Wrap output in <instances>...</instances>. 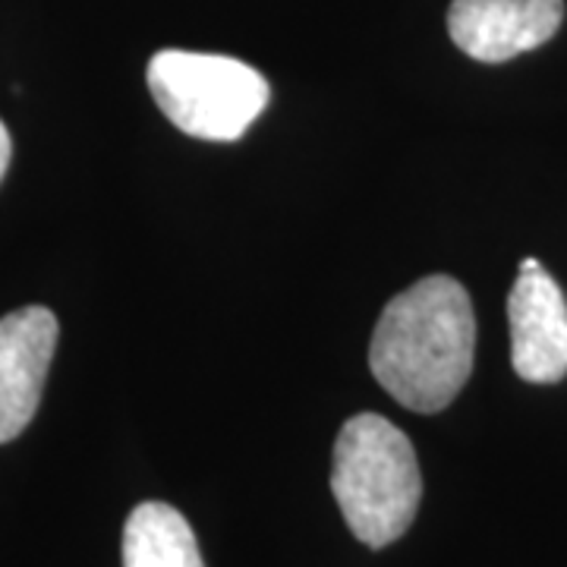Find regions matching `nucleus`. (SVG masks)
I'll list each match as a JSON object with an SVG mask.
<instances>
[{"mask_svg":"<svg viewBox=\"0 0 567 567\" xmlns=\"http://www.w3.org/2000/svg\"><path fill=\"white\" fill-rule=\"evenodd\" d=\"M476 316L470 293L447 275L423 278L385 306L372 331L369 369L413 413L445 410L470 382Z\"/></svg>","mask_w":567,"mask_h":567,"instance_id":"nucleus-1","label":"nucleus"},{"mask_svg":"<svg viewBox=\"0 0 567 567\" xmlns=\"http://www.w3.org/2000/svg\"><path fill=\"white\" fill-rule=\"evenodd\" d=\"M331 492L360 543L369 548L398 543L423 498V473L410 439L379 413L347 420L334 442Z\"/></svg>","mask_w":567,"mask_h":567,"instance_id":"nucleus-2","label":"nucleus"},{"mask_svg":"<svg viewBox=\"0 0 567 567\" xmlns=\"http://www.w3.org/2000/svg\"><path fill=\"white\" fill-rule=\"evenodd\" d=\"M145 80L167 121L208 142L240 140L271 99L262 73L227 54L164 48L148 61Z\"/></svg>","mask_w":567,"mask_h":567,"instance_id":"nucleus-3","label":"nucleus"},{"mask_svg":"<svg viewBox=\"0 0 567 567\" xmlns=\"http://www.w3.org/2000/svg\"><path fill=\"white\" fill-rule=\"evenodd\" d=\"M511 363L533 385H555L567 375V300L536 259L520 262V278L507 297Z\"/></svg>","mask_w":567,"mask_h":567,"instance_id":"nucleus-4","label":"nucleus"},{"mask_svg":"<svg viewBox=\"0 0 567 567\" xmlns=\"http://www.w3.org/2000/svg\"><path fill=\"white\" fill-rule=\"evenodd\" d=\"M565 0H451L447 32L466 58L505 63L555 39Z\"/></svg>","mask_w":567,"mask_h":567,"instance_id":"nucleus-5","label":"nucleus"},{"mask_svg":"<svg viewBox=\"0 0 567 567\" xmlns=\"http://www.w3.org/2000/svg\"><path fill=\"white\" fill-rule=\"evenodd\" d=\"M58 334V316L44 306H22L0 319V445L32 423Z\"/></svg>","mask_w":567,"mask_h":567,"instance_id":"nucleus-6","label":"nucleus"},{"mask_svg":"<svg viewBox=\"0 0 567 567\" xmlns=\"http://www.w3.org/2000/svg\"><path fill=\"white\" fill-rule=\"evenodd\" d=\"M123 567H205L196 533L177 507L142 502L123 527Z\"/></svg>","mask_w":567,"mask_h":567,"instance_id":"nucleus-7","label":"nucleus"},{"mask_svg":"<svg viewBox=\"0 0 567 567\" xmlns=\"http://www.w3.org/2000/svg\"><path fill=\"white\" fill-rule=\"evenodd\" d=\"M10 155H13V142H10V133H7V126L0 121V181H3V174L10 167Z\"/></svg>","mask_w":567,"mask_h":567,"instance_id":"nucleus-8","label":"nucleus"}]
</instances>
